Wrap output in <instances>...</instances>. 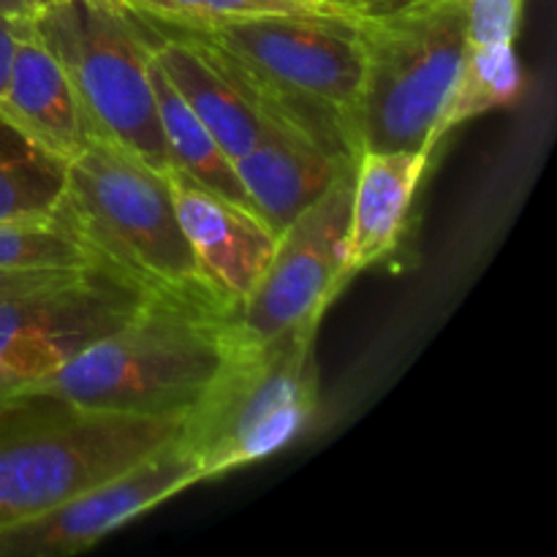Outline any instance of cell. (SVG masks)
<instances>
[{
  "label": "cell",
  "mask_w": 557,
  "mask_h": 557,
  "mask_svg": "<svg viewBox=\"0 0 557 557\" xmlns=\"http://www.w3.org/2000/svg\"><path fill=\"white\" fill-rule=\"evenodd\" d=\"M139 20L147 22L152 54L166 71L174 90L194 109L232 161L243 156L264 128V109L253 92L205 44L156 25L145 16Z\"/></svg>",
  "instance_id": "13"
},
{
  "label": "cell",
  "mask_w": 557,
  "mask_h": 557,
  "mask_svg": "<svg viewBox=\"0 0 557 557\" xmlns=\"http://www.w3.org/2000/svg\"><path fill=\"white\" fill-rule=\"evenodd\" d=\"M183 419L92 411L44 392L0 397V531L41 517L177 438Z\"/></svg>",
  "instance_id": "3"
},
{
  "label": "cell",
  "mask_w": 557,
  "mask_h": 557,
  "mask_svg": "<svg viewBox=\"0 0 557 557\" xmlns=\"http://www.w3.org/2000/svg\"><path fill=\"white\" fill-rule=\"evenodd\" d=\"M354 166L299 212L275 237L270 261L232 315L245 341H270L292 326L319 321L348 281L346 243L351 212Z\"/></svg>",
  "instance_id": "9"
},
{
  "label": "cell",
  "mask_w": 557,
  "mask_h": 557,
  "mask_svg": "<svg viewBox=\"0 0 557 557\" xmlns=\"http://www.w3.org/2000/svg\"><path fill=\"white\" fill-rule=\"evenodd\" d=\"M33 30L69 76L92 139L166 172L145 22L120 0H60L33 14Z\"/></svg>",
  "instance_id": "7"
},
{
  "label": "cell",
  "mask_w": 557,
  "mask_h": 557,
  "mask_svg": "<svg viewBox=\"0 0 557 557\" xmlns=\"http://www.w3.org/2000/svg\"><path fill=\"white\" fill-rule=\"evenodd\" d=\"M0 14L11 20H33V9L27 0H0Z\"/></svg>",
  "instance_id": "25"
},
{
  "label": "cell",
  "mask_w": 557,
  "mask_h": 557,
  "mask_svg": "<svg viewBox=\"0 0 557 557\" xmlns=\"http://www.w3.org/2000/svg\"><path fill=\"white\" fill-rule=\"evenodd\" d=\"M98 264L60 218L0 223V272H71Z\"/></svg>",
  "instance_id": "19"
},
{
  "label": "cell",
  "mask_w": 557,
  "mask_h": 557,
  "mask_svg": "<svg viewBox=\"0 0 557 557\" xmlns=\"http://www.w3.org/2000/svg\"><path fill=\"white\" fill-rule=\"evenodd\" d=\"M54 3H60V0H27V5L33 9V14H36V11H41V9H47V5H54Z\"/></svg>",
  "instance_id": "26"
},
{
  "label": "cell",
  "mask_w": 557,
  "mask_h": 557,
  "mask_svg": "<svg viewBox=\"0 0 557 557\" xmlns=\"http://www.w3.org/2000/svg\"><path fill=\"white\" fill-rule=\"evenodd\" d=\"M357 25L364 47L359 152H433L468 49L466 0H422L359 16Z\"/></svg>",
  "instance_id": "6"
},
{
  "label": "cell",
  "mask_w": 557,
  "mask_h": 557,
  "mask_svg": "<svg viewBox=\"0 0 557 557\" xmlns=\"http://www.w3.org/2000/svg\"><path fill=\"white\" fill-rule=\"evenodd\" d=\"M27 27H30V20H11V16L0 14V96H3L5 79H9L14 47Z\"/></svg>",
  "instance_id": "22"
},
{
  "label": "cell",
  "mask_w": 557,
  "mask_h": 557,
  "mask_svg": "<svg viewBox=\"0 0 557 557\" xmlns=\"http://www.w3.org/2000/svg\"><path fill=\"white\" fill-rule=\"evenodd\" d=\"M354 163L357 158L324 145L270 109H264L259 139L234 158L250 207L275 237Z\"/></svg>",
  "instance_id": "12"
},
{
  "label": "cell",
  "mask_w": 557,
  "mask_h": 557,
  "mask_svg": "<svg viewBox=\"0 0 557 557\" xmlns=\"http://www.w3.org/2000/svg\"><path fill=\"white\" fill-rule=\"evenodd\" d=\"M152 294L101 264L0 297V397L49 379L134 319Z\"/></svg>",
  "instance_id": "8"
},
{
  "label": "cell",
  "mask_w": 557,
  "mask_h": 557,
  "mask_svg": "<svg viewBox=\"0 0 557 557\" xmlns=\"http://www.w3.org/2000/svg\"><path fill=\"white\" fill-rule=\"evenodd\" d=\"M163 174L201 283L212 299L234 315L264 272L275 248V234L248 207L190 183L174 169Z\"/></svg>",
  "instance_id": "11"
},
{
  "label": "cell",
  "mask_w": 557,
  "mask_h": 557,
  "mask_svg": "<svg viewBox=\"0 0 557 557\" xmlns=\"http://www.w3.org/2000/svg\"><path fill=\"white\" fill-rule=\"evenodd\" d=\"M201 484L199 466L185 444L172 438L131 468L92 484L85 493L33 520L0 531V557H63L90 549L109 533L156 509L163 500Z\"/></svg>",
  "instance_id": "10"
},
{
  "label": "cell",
  "mask_w": 557,
  "mask_h": 557,
  "mask_svg": "<svg viewBox=\"0 0 557 557\" xmlns=\"http://www.w3.org/2000/svg\"><path fill=\"white\" fill-rule=\"evenodd\" d=\"M69 161L27 139L0 114V223L52 218Z\"/></svg>",
  "instance_id": "17"
},
{
  "label": "cell",
  "mask_w": 557,
  "mask_h": 557,
  "mask_svg": "<svg viewBox=\"0 0 557 557\" xmlns=\"http://www.w3.org/2000/svg\"><path fill=\"white\" fill-rule=\"evenodd\" d=\"M525 76L517 60L515 44H471L462 58L460 76L444 109L435 139H444L451 128L466 120L504 109L520 98Z\"/></svg>",
  "instance_id": "18"
},
{
  "label": "cell",
  "mask_w": 557,
  "mask_h": 557,
  "mask_svg": "<svg viewBox=\"0 0 557 557\" xmlns=\"http://www.w3.org/2000/svg\"><path fill=\"white\" fill-rule=\"evenodd\" d=\"M228 337L232 313L215 299L152 294L134 319L22 392L92 411L183 419L215 375Z\"/></svg>",
  "instance_id": "2"
},
{
  "label": "cell",
  "mask_w": 557,
  "mask_h": 557,
  "mask_svg": "<svg viewBox=\"0 0 557 557\" xmlns=\"http://www.w3.org/2000/svg\"><path fill=\"white\" fill-rule=\"evenodd\" d=\"M58 275H63V272H0V297L20 294L25 292V288L38 286V283H47Z\"/></svg>",
  "instance_id": "23"
},
{
  "label": "cell",
  "mask_w": 557,
  "mask_h": 557,
  "mask_svg": "<svg viewBox=\"0 0 557 557\" xmlns=\"http://www.w3.org/2000/svg\"><path fill=\"white\" fill-rule=\"evenodd\" d=\"M120 3L145 20L169 22V25H205V22L261 14L357 16L332 0H120Z\"/></svg>",
  "instance_id": "20"
},
{
  "label": "cell",
  "mask_w": 557,
  "mask_h": 557,
  "mask_svg": "<svg viewBox=\"0 0 557 557\" xmlns=\"http://www.w3.org/2000/svg\"><path fill=\"white\" fill-rule=\"evenodd\" d=\"M315 332L319 321H308L270 341H245L232 324L215 375L180 424L201 482L264 460L305 433L319 408Z\"/></svg>",
  "instance_id": "4"
},
{
  "label": "cell",
  "mask_w": 557,
  "mask_h": 557,
  "mask_svg": "<svg viewBox=\"0 0 557 557\" xmlns=\"http://www.w3.org/2000/svg\"><path fill=\"white\" fill-rule=\"evenodd\" d=\"M54 218L96 261L147 294L210 297L174 210L172 188L123 147L92 139L69 161Z\"/></svg>",
  "instance_id": "5"
},
{
  "label": "cell",
  "mask_w": 557,
  "mask_h": 557,
  "mask_svg": "<svg viewBox=\"0 0 557 557\" xmlns=\"http://www.w3.org/2000/svg\"><path fill=\"white\" fill-rule=\"evenodd\" d=\"M150 82L152 96H156L158 125H161L163 145H166V169H174V172L185 174L190 183L253 210L243 183H239L234 161L218 145L215 136L207 131V125L196 117L194 109L183 101V96L174 90L156 54L150 58Z\"/></svg>",
  "instance_id": "16"
},
{
  "label": "cell",
  "mask_w": 557,
  "mask_h": 557,
  "mask_svg": "<svg viewBox=\"0 0 557 557\" xmlns=\"http://www.w3.org/2000/svg\"><path fill=\"white\" fill-rule=\"evenodd\" d=\"M428 163L424 150L359 152L348 212V277L392 253Z\"/></svg>",
  "instance_id": "15"
},
{
  "label": "cell",
  "mask_w": 557,
  "mask_h": 557,
  "mask_svg": "<svg viewBox=\"0 0 557 557\" xmlns=\"http://www.w3.org/2000/svg\"><path fill=\"white\" fill-rule=\"evenodd\" d=\"M525 0H466L468 41L515 44Z\"/></svg>",
  "instance_id": "21"
},
{
  "label": "cell",
  "mask_w": 557,
  "mask_h": 557,
  "mask_svg": "<svg viewBox=\"0 0 557 557\" xmlns=\"http://www.w3.org/2000/svg\"><path fill=\"white\" fill-rule=\"evenodd\" d=\"M359 16L261 14L205 25H156L196 38L226 63L261 109L359 158L357 103L364 47Z\"/></svg>",
  "instance_id": "1"
},
{
  "label": "cell",
  "mask_w": 557,
  "mask_h": 557,
  "mask_svg": "<svg viewBox=\"0 0 557 557\" xmlns=\"http://www.w3.org/2000/svg\"><path fill=\"white\" fill-rule=\"evenodd\" d=\"M332 3L343 5L357 16H375V14H389V11L406 9V5H417L422 0H332Z\"/></svg>",
  "instance_id": "24"
},
{
  "label": "cell",
  "mask_w": 557,
  "mask_h": 557,
  "mask_svg": "<svg viewBox=\"0 0 557 557\" xmlns=\"http://www.w3.org/2000/svg\"><path fill=\"white\" fill-rule=\"evenodd\" d=\"M0 114L27 139L63 161H74L92 141L69 76L36 36L33 20L14 47Z\"/></svg>",
  "instance_id": "14"
}]
</instances>
